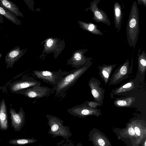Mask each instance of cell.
Masks as SVG:
<instances>
[{
    "mask_svg": "<svg viewBox=\"0 0 146 146\" xmlns=\"http://www.w3.org/2000/svg\"><path fill=\"white\" fill-rule=\"evenodd\" d=\"M9 128L7 110L5 100L2 99L0 102V129L6 130Z\"/></svg>",
    "mask_w": 146,
    "mask_h": 146,
    "instance_id": "2e32d148",
    "label": "cell"
},
{
    "mask_svg": "<svg viewBox=\"0 0 146 146\" xmlns=\"http://www.w3.org/2000/svg\"><path fill=\"white\" fill-rule=\"evenodd\" d=\"M133 57L131 66H129V60L127 59L116 69L109 79V86L116 84L127 78L132 70Z\"/></svg>",
    "mask_w": 146,
    "mask_h": 146,
    "instance_id": "5b68a950",
    "label": "cell"
},
{
    "mask_svg": "<svg viewBox=\"0 0 146 146\" xmlns=\"http://www.w3.org/2000/svg\"><path fill=\"white\" fill-rule=\"evenodd\" d=\"M2 56V54L1 53H0V59L1 58V57Z\"/></svg>",
    "mask_w": 146,
    "mask_h": 146,
    "instance_id": "836d02e7",
    "label": "cell"
},
{
    "mask_svg": "<svg viewBox=\"0 0 146 146\" xmlns=\"http://www.w3.org/2000/svg\"><path fill=\"white\" fill-rule=\"evenodd\" d=\"M89 107L93 108H97L98 106H100V104L98 103L88 100L85 102Z\"/></svg>",
    "mask_w": 146,
    "mask_h": 146,
    "instance_id": "cb8c5ba5",
    "label": "cell"
},
{
    "mask_svg": "<svg viewBox=\"0 0 146 146\" xmlns=\"http://www.w3.org/2000/svg\"><path fill=\"white\" fill-rule=\"evenodd\" d=\"M128 132L130 135L133 136L135 135L134 129L132 127H129L128 130Z\"/></svg>",
    "mask_w": 146,
    "mask_h": 146,
    "instance_id": "4316f807",
    "label": "cell"
},
{
    "mask_svg": "<svg viewBox=\"0 0 146 146\" xmlns=\"http://www.w3.org/2000/svg\"><path fill=\"white\" fill-rule=\"evenodd\" d=\"M70 142L68 143V142H67L66 143H64L60 146H69L70 144Z\"/></svg>",
    "mask_w": 146,
    "mask_h": 146,
    "instance_id": "4dcf8cb0",
    "label": "cell"
},
{
    "mask_svg": "<svg viewBox=\"0 0 146 146\" xmlns=\"http://www.w3.org/2000/svg\"><path fill=\"white\" fill-rule=\"evenodd\" d=\"M127 41L129 46L135 48L139 33V9L134 1L131 7L126 27Z\"/></svg>",
    "mask_w": 146,
    "mask_h": 146,
    "instance_id": "7a4b0ae2",
    "label": "cell"
},
{
    "mask_svg": "<svg viewBox=\"0 0 146 146\" xmlns=\"http://www.w3.org/2000/svg\"><path fill=\"white\" fill-rule=\"evenodd\" d=\"M2 88V87L0 86V90Z\"/></svg>",
    "mask_w": 146,
    "mask_h": 146,
    "instance_id": "e575fe53",
    "label": "cell"
},
{
    "mask_svg": "<svg viewBox=\"0 0 146 146\" xmlns=\"http://www.w3.org/2000/svg\"><path fill=\"white\" fill-rule=\"evenodd\" d=\"M136 98L130 97L122 98H118L113 102L114 105L118 107H128L131 106L135 102Z\"/></svg>",
    "mask_w": 146,
    "mask_h": 146,
    "instance_id": "ffe728a7",
    "label": "cell"
},
{
    "mask_svg": "<svg viewBox=\"0 0 146 146\" xmlns=\"http://www.w3.org/2000/svg\"><path fill=\"white\" fill-rule=\"evenodd\" d=\"M11 125L15 131H19L24 125L25 120V112L23 108L20 107L19 111L17 113L15 109L12 107L9 109Z\"/></svg>",
    "mask_w": 146,
    "mask_h": 146,
    "instance_id": "8fae6325",
    "label": "cell"
},
{
    "mask_svg": "<svg viewBox=\"0 0 146 146\" xmlns=\"http://www.w3.org/2000/svg\"><path fill=\"white\" fill-rule=\"evenodd\" d=\"M101 0H94L90 3V6L86 9L90 10L93 13L92 19L97 23H102L108 26L110 25V19L106 13L98 8V5Z\"/></svg>",
    "mask_w": 146,
    "mask_h": 146,
    "instance_id": "30bf717a",
    "label": "cell"
},
{
    "mask_svg": "<svg viewBox=\"0 0 146 146\" xmlns=\"http://www.w3.org/2000/svg\"><path fill=\"white\" fill-rule=\"evenodd\" d=\"M69 146H76L74 145L71 142H70V144Z\"/></svg>",
    "mask_w": 146,
    "mask_h": 146,
    "instance_id": "d6a6232c",
    "label": "cell"
},
{
    "mask_svg": "<svg viewBox=\"0 0 146 146\" xmlns=\"http://www.w3.org/2000/svg\"><path fill=\"white\" fill-rule=\"evenodd\" d=\"M0 5L15 16L23 17V13L18 7L11 1L9 0H0Z\"/></svg>",
    "mask_w": 146,
    "mask_h": 146,
    "instance_id": "ac0fdd59",
    "label": "cell"
},
{
    "mask_svg": "<svg viewBox=\"0 0 146 146\" xmlns=\"http://www.w3.org/2000/svg\"><path fill=\"white\" fill-rule=\"evenodd\" d=\"M68 72L69 71H62L61 69L57 71L38 70L33 71L34 76L53 87L57 85Z\"/></svg>",
    "mask_w": 146,
    "mask_h": 146,
    "instance_id": "277c9868",
    "label": "cell"
},
{
    "mask_svg": "<svg viewBox=\"0 0 146 146\" xmlns=\"http://www.w3.org/2000/svg\"><path fill=\"white\" fill-rule=\"evenodd\" d=\"M137 3L139 5L142 4L145 7H146V0H138Z\"/></svg>",
    "mask_w": 146,
    "mask_h": 146,
    "instance_id": "83f0119b",
    "label": "cell"
},
{
    "mask_svg": "<svg viewBox=\"0 0 146 146\" xmlns=\"http://www.w3.org/2000/svg\"><path fill=\"white\" fill-rule=\"evenodd\" d=\"M2 27L0 26V29H2Z\"/></svg>",
    "mask_w": 146,
    "mask_h": 146,
    "instance_id": "8d00e7d4",
    "label": "cell"
},
{
    "mask_svg": "<svg viewBox=\"0 0 146 146\" xmlns=\"http://www.w3.org/2000/svg\"><path fill=\"white\" fill-rule=\"evenodd\" d=\"M76 146H83V145L80 143H79L77 144Z\"/></svg>",
    "mask_w": 146,
    "mask_h": 146,
    "instance_id": "1f68e13d",
    "label": "cell"
},
{
    "mask_svg": "<svg viewBox=\"0 0 146 146\" xmlns=\"http://www.w3.org/2000/svg\"><path fill=\"white\" fill-rule=\"evenodd\" d=\"M134 129L135 134L138 137L140 136L141 135V132L139 128L137 126H136L134 127Z\"/></svg>",
    "mask_w": 146,
    "mask_h": 146,
    "instance_id": "484cf974",
    "label": "cell"
},
{
    "mask_svg": "<svg viewBox=\"0 0 146 146\" xmlns=\"http://www.w3.org/2000/svg\"><path fill=\"white\" fill-rule=\"evenodd\" d=\"M54 92L52 88L36 86L22 89L15 94L23 95L29 98L38 99L49 96Z\"/></svg>",
    "mask_w": 146,
    "mask_h": 146,
    "instance_id": "8992f818",
    "label": "cell"
},
{
    "mask_svg": "<svg viewBox=\"0 0 146 146\" xmlns=\"http://www.w3.org/2000/svg\"><path fill=\"white\" fill-rule=\"evenodd\" d=\"M43 146L42 145H37V146Z\"/></svg>",
    "mask_w": 146,
    "mask_h": 146,
    "instance_id": "d590c367",
    "label": "cell"
},
{
    "mask_svg": "<svg viewBox=\"0 0 146 146\" xmlns=\"http://www.w3.org/2000/svg\"><path fill=\"white\" fill-rule=\"evenodd\" d=\"M113 16L114 26L117 29V32H118L121 28L123 14L122 7L120 4L117 2L114 4Z\"/></svg>",
    "mask_w": 146,
    "mask_h": 146,
    "instance_id": "d6986e66",
    "label": "cell"
},
{
    "mask_svg": "<svg viewBox=\"0 0 146 146\" xmlns=\"http://www.w3.org/2000/svg\"><path fill=\"white\" fill-rule=\"evenodd\" d=\"M82 28L93 34L98 35H103V33L97 28L98 26L91 22L85 23L82 22L81 23Z\"/></svg>",
    "mask_w": 146,
    "mask_h": 146,
    "instance_id": "44dd1931",
    "label": "cell"
},
{
    "mask_svg": "<svg viewBox=\"0 0 146 146\" xmlns=\"http://www.w3.org/2000/svg\"><path fill=\"white\" fill-rule=\"evenodd\" d=\"M96 139V143H98L99 146H106L107 143L103 139V137H98Z\"/></svg>",
    "mask_w": 146,
    "mask_h": 146,
    "instance_id": "d4e9b609",
    "label": "cell"
},
{
    "mask_svg": "<svg viewBox=\"0 0 146 146\" xmlns=\"http://www.w3.org/2000/svg\"><path fill=\"white\" fill-rule=\"evenodd\" d=\"M139 80L137 78L131 79L118 88L112 89L111 93L114 95L126 96L137 90L139 88Z\"/></svg>",
    "mask_w": 146,
    "mask_h": 146,
    "instance_id": "7c38bea8",
    "label": "cell"
},
{
    "mask_svg": "<svg viewBox=\"0 0 146 146\" xmlns=\"http://www.w3.org/2000/svg\"><path fill=\"white\" fill-rule=\"evenodd\" d=\"M0 14L4 16L13 24L21 25V22L15 16L12 15L6 9L0 5Z\"/></svg>",
    "mask_w": 146,
    "mask_h": 146,
    "instance_id": "7402d4cb",
    "label": "cell"
},
{
    "mask_svg": "<svg viewBox=\"0 0 146 146\" xmlns=\"http://www.w3.org/2000/svg\"><path fill=\"white\" fill-rule=\"evenodd\" d=\"M53 42V41L52 39H48L47 42V46L48 47H51L52 44Z\"/></svg>",
    "mask_w": 146,
    "mask_h": 146,
    "instance_id": "f1b7e54d",
    "label": "cell"
},
{
    "mask_svg": "<svg viewBox=\"0 0 146 146\" xmlns=\"http://www.w3.org/2000/svg\"><path fill=\"white\" fill-rule=\"evenodd\" d=\"M37 140L33 137L32 138H17L9 140V144L17 145H21L34 143Z\"/></svg>",
    "mask_w": 146,
    "mask_h": 146,
    "instance_id": "603a6c76",
    "label": "cell"
},
{
    "mask_svg": "<svg viewBox=\"0 0 146 146\" xmlns=\"http://www.w3.org/2000/svg\"><path fill=\"white\" fill-rule=\"evenodd\" d=\"M26 49H21L19 46H17L6 53L5 62L6 68H12L15 62L18 61L25 54Z\"/></svg>",
    "mask_w": 146,
    "mask_h": 146,
    "instance_id": "4fadbf2b",
    "label": "cell"
},
{
    "mask_svg": "<svg viewBox=\"0 0 146 146\" xmlns=\"http://www.w3.org/2000/svg\"><path fill=\"white\" fill-rule=\"evenodd\" d=\"M101 85L100 81L94 77L91 78L88 83L94 102L98 103L100 106L103 105L105 91Z\"/></svg>",
    "mask_w": 146,
    "mask_h": 146,
    "instance_id": "ba28073f",
    "label": "cell"
},
{
    "mask_svg": "<svg viewBox=\"0 0 146 146\" xmlns=\"http://www.w3.org/2000/svg\"><path fill=\"white\" fill-rule=\"evenodd\" d=\"M4 23L3 16L0 14V23Z\"/></svg>",
    "mask_w": 146,
    "mask_h": 146,
    "instance_id": "f546056e",
    "label": "cell"
},
{
    "mask_svg": "<svg viewBox=\"0 0 146 146\" xmlns=\"http://www.w3.org/2000/svg\"><path fill=\"white\" fill-rule=\"evenodd\" d=\"M45 116L48 119V124L50 127L48 133L54 138L61 136L64 139H68L72 135L70 128L63 125V121L55 116L47 114Z\"/></svg>",
    "mask_w": 146,
    "mask_h": 146,
    "instance_id": "3957f363",
    "label": "cell"
},
{
    "mask_svg": "<svg viewBox=\"0 0 146 146\" xmlns=\"http://www.w3.org/2000/svg\"><path fill=\"white\" fill-rule=\"evenodd\" d=\"M92 62L78 68L69 71L58 84L52 88L55 96L63 98L68 90L76 82L81 76L91 66Z\"/></svg>",
    "mask_w": 146,
    "mask_h": 146,
    "instance_id": "6da1fadb",
    "label": "cell"
},
{
    "mask_svg": "<svg viewBox=\"0 0 146 146\" xmlns=\"http://www.w3.org/2000/svg\"><path fill=\"white\" fill-rule=\"evenodd\" d=\"M67 111L72 115L81 118L90 115L98 117L102 114L100 109L91 108L88 106L85 102L68 109Z\"/></svg>",
    "mask_w": 146,
    "mask_h": 146,
    "instance_id": "52a82bcc",
    "label": "cell"
},
{
    "mask_svg": "<svg viewBox=\"0 0 146 146\" xmlns=\"http://www.w3.org/2000/svg\"><path fill=\"white\" fill-rule=\"evenodd\" d=\"M87 50H83L80 52L76 53L74 56L73 61L69 63V64H71L72 67L76 69L91 62L93 59L92 58H86L83 55V53Z\"/></svg>",
    "mask_w": 146,
    "mask_h": 146,
    "instance_id": "9a60e30c",
    "label": "cell"
},
{
    "mask_svg": "<svg viewBox=\"0 0 146 146\" xmlns=\"http://www.w3.org/2000/svg\"><path fill=\"white\" fill-rule=\"evenodd\" d=\"M117 65L116 64L110 65L103 64L102 66H99L97 67L99 70V74L105 85L108 83L112 72Z\"/></svg>",
    "mask_w": 146,
    "mask_h": 146,
    "instance_id": "e0dca14e",
    "label": "cell"
},
{
    "mask_svg": "<svg viewBox=\"0 0 146 146\" xmlns=\"http://www.w3.org/2000/svg\"><path fill=\"white\" fill-rule=\"evenodd\" d=\"M41 85L40 81L36 80L33 78L25 76L21 79L11 83L9 88L11 93H15L17 91L22 89Z\"/></svg>",
    "mask_w": 146,
    "mask_h": 146,
    "instance_id": "9c48e42d",
    "label": "cell"
},
{
    "mask_svg": "<svg viewBox=\"0 0 146 146\" xmlns=\"http://www.w3.org/2000/svg\"><path fill=\"white\" fill-rule=\"evenodd\" d=\"M141 48L138 50V69L137 76L136 78L141 82L144 80L145 74L146 70V53L143 50L140 54Z\"/></svg>",
    "mask_w": 146,
    "mask_h": 146,
    "instance_id": "5bb4252c",
    "label": "cell"
}]
</instances>
